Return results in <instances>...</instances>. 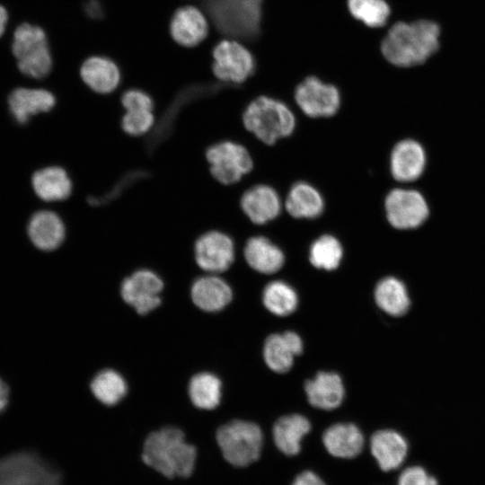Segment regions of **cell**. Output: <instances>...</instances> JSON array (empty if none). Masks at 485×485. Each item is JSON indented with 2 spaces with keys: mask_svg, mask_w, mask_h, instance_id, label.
Returning a JSON list of instances; mask_svg holds the SVG:
<instances>
[{
  "mask_svg": "<svg viewBox=\"0 0 485 485\" xmlns=\"http://www.w3.org/2000/svg\"><path fill=\"white\" fill-rule=\"evenodd\" d=\"M440 27L428 20L397 22L380 42V52L391 65L408 68L425 63L439 48Z\"/></svg>",
  "mask_w": 485,
  "mask_h": 485,
  "instance_id": "obj_1",
  "label": "cell"
},
{
  "mask_svg": "<svg viewBox=\"0 0 485 485\" xmlns=\"http://www.w3.org/2000/svg\"><path fill=\"white\" fill-rule=\"evenodd\" d=\"M141 457L147 466L166 478H187L194 470L197 449L187 441L182 428L164 425L147 434Z\"/></svg>",
  "mask_w": 485,
  "mask_h": 485,
  "instance_id": "obj_2",
  "label": "cell"
},
{
  "mask_svg": "<svg viewBox=\"0 0 485 485\" xmlns=\"http://www.w3.org/2000/svg\"><path fill=\"white\" fill-rule=\"evenodd\" d=\"M242 124L257 142L265 146H273L295 134L298 117L284 100L259 94L244 107Z\"/></svg>",
  "mask_w": 485,
  "mask_h": 485,
  "instance_id": "obj_3",
  "label": "cell"
},
{
  "mask_svg": "<svg viewBox=\"0 0 485 485\" xmlns=\"http://www.w3.org/2000/svg\"><path fill=\"white\" fill-rule=\"evenodd\" d=\"M216 30L229 39L256 42L262 36L265 0H200Z\"/></svg>",
  "mask_w": 485,
  "mask_h": 485,
  "instance_id": "obj_4",
  "label": "cell"
},
{
  "mask_svg": "<svg viewBox=\"0 0 485 485\" xmlns=\"http://www.w3.org/2000/svg\"><path fill=\"white\" fill-rule=\"evenodd\" d=\"M215 439L223 458L234 467H248L260 458L263 434L253 422L229 420L219 426Z\"/></svg>",
  "mask_w": 485,
  "mask_h": 485,
  "instance_id": "obj_5",
  "label": "cell"
},
{
  "mask_svg": "<svg viewBox=\"0 0 485 485\" xmlns=\"http://www.w3.org/2000/svg\"><path fill=\"white\" fill-rule=\"evenodd\" d=\"M205 155L211 176L224 186L242 183L255 168L250 148L237 140L217 141L207 148Z\"/></svg>",
  "mask_w": 485,
  "mask_h": 485,
  "instance_id": "obj_6",
  "label": "cell"
},
{
  "mask_svg": "<svg viewBox=\"0 0 485 485\" xmlns=\"http://www.w3.org/2000/svg\"><path fill=\"white\" fill-rule=\"evenodd\" d=\"M292 99L302 116L313 120L334 118L343 103L340 87L316 75L304 77L295 86Z\"/></svg>",
  "mask_w": 485,
  "mask_h": 485,
  "instance_id": "obj_7",
  "label": "cell"
},
{
  "mask_svg": "<svg viewBox=\"0 0 485 485\" xmlns=\"http://www.w3.org/2000/svg\"><path fill=\"white\" fill-rule=\"evenodd\" d=\"M12 51L19 70L28 77L43 79L51 72L52 57L44 31L22 23L14 31Z\"/></svg>",
  "mask_w": 485,
  "mask_h": 485,
  "instance_id": "obj_8",
  "label": "cell"
},
{
  "mask_svg": "<svg viewBox=\"0 0 485 485\" xmlns=\"http://www.w3.org/2000/svg\"><path fill=\"white\" fill-rule=\"evenodd\" d=\"M61 473L31 452L0 458V485H61Z\"/></svg>",
  "mask_w": 485,
  "mask_h": 485,
  "instance_id": "obj_9",
  "label": "cell"
},
{
  "mask_svg": "<svg viewBox=\"0 0 485 485\" xmlns=\"http://www.w3.org/2000/svg\"><path fill=\"white\" fill-rule=\"evenodd\" d=\"M212 73L223 84L242 85L257 72L256 57L240 40L225 39L214 48Z\"/></svg>",
  "mask_w": 485,
  "mask_h": 485,
  "instance_id": "obj_10",
  "label": "cell"
},
{
  "mask_svg": "<svg viewBox=\"0 0 485 485\" xmlns=\"http://www.w3.org/2000/svg\"><path fill=\"white\" fill-rule=\"evenodd\" d=\"M383 211L387 225L400 231L419 228L429 216V207L423 194L404 187H395L386 192Z\"/></svg>",
  "mask_w": 485,
  "mask_h": 485,
  "instance_id": "obj_11",
  "label": "cell"
},
{
  "mask_svg": "<svg viewBox=\"0 0 485 485\" xmlns=\"http://www.w3.org/2000/svg\"><path fill=\"white\" fill-rule=\"evenodd\" d=\"M194 260L202 273L220 275L236 260V242L231 234L210 229L200 234L193 245Z\"/></svg>",
  "mask_w": 485,
  "mask_h": 485,
  "instance_id": "obj_12",
  "label": "cell"
},
{
  "mask_svg": "<svg viewBox=\"0 0 485 485\" xmlns=\"http://www.w3.org/2000/svg\"><path fill=\"white\" fill-rule=\"evenodd\" d=\"M164 282L161 276L148 268H140L123 278L119 294L123 302L138 315L145 316L162 304Z\"/></svg>",
  "mask_w": 485,
  "mask_h": 485,
  "instance_id": "obj_13",
  "label": "cell"
},
{
  "mask_svg": "<svg viewBox=\"0 0 485 485\" xmlns=\"http://www.w3.org/2000/svg\"><path fill=\"white\" fill-rule=\"evenodd\" d=\"M239 207L247 220L255 227L266 226L282 215L283 198L273 185L255 182L243 189Z\"/></svg>",
  "mask_w": 485,
  "mask_h": 485,
  "instance_id": "obj_14",
  "label": "cell"
},
{
  "mask_svg": "<svg viewBox=\"0 0 485 485\" xmlns=\"http://www.w3.org/2000/svg\"><path fill=\"white\" fill-rule=\"evenodd\" d=\"M27 235L31 244L46 253L57 251L67 237V226L61 214L52 208L35 211L27 224Z\"/></svg>",
  "mask_w": 485,
  "mask_h": 485,
  "instance_id": "obj_15",
  "label": "cell"
},
{
  "mask_svg": "<svg viewBox=\"0 0 485 485\" xmlns=\"http://www.w3.org/2000/svg\"><path fill=\"white\" fill-rule=\"evenodd\" d=\"M326 198L322 191L306 180L294 181L285 193L286 215L296 221H315L325 213Z\"/></svg>",
  "mask_w": 485,
  "mask_h": 485,
  "instance_id": "obj_16",
  "label": "cell"
},
{
  "mask_svg": "<svg viewBox=\"0 0 485 485\" xmlns=\"http://www.w3.org/2000/svg\"><path fill=\"white\" fill-rule=\"evenodd\" d=\"M427 165L423 146L413 138H403L392 147L388 156V171L398 183H410L419 180Z\"/></svg>",
  "mask_w": 485,
  "mask_h": 485,
  "instance_id": "obj_17",
  "label": "cell"
},
{
  "mask_svg": "<svg viewBox=\"0 0 485 485\" xmlns=\"http://www.w3.org/2000/svg\"><path fill=\"white\" fill-rule=\"evenodd\" d=\"M31 184L38 199L46 204L63 203L74 191L73 179L60 164H47L37 169L31 175Z\"/></svg>",
  "mask_w": 485,
  "mask_h": 485,
  "instance_id": "obj_18",
  "label": "cell"
},
{
  "mask_svg": "<svg viewBox=\"0 0 485 485\" xmlns=\"http://www.w3.org/2000/svg\"><path fill=\"white\" fill-rule=\"evenodd\" d=\"M190 298L202 312L216 313L233 300V290L227 281L216 274L199 275L191 284Z\"/></svg>",
  "mask_w": 485,
  "mask_h": 485,
  "instance_id": "obj_19",
  "label": "cell"
},
{
  "mask_svg": "<svg viewBox=\"0 0 485 485\" xmlns=\"http://www.w3.org/2000/svg\"><path fill=\"white\" fill-rule=\"evenodd\" d=\"M11 115L19 124H26L31 117L51 112L57 104L55 94L43 88L14 89L8 96Z\"/></svg>",
  "mask_w": 485,
  "mask_h": 485,
  "instance_id": "obj_20",
  "label": "cell"
},
{
  "mask_svg": "<svg viewBox=\"0 0 485 485\" xmlns=\"http://www.w3.org/2000/svg\"><path fill=\"white\" fill-rule=\"evenodd\" d=\"M242 255L247 265L261 274L276 273L285 263L282 249L264 234L248 236L243 243Z\"/></svg>",
  "mask_w": 485,
  "mask_h": 485,
  "instance_id": "obj_21",
  "label": "cell"
},
{
  "mask_svg": "<svg viewBox=\"0 0 485 485\" xmlns=\"http://www.w3.org/2000/svg\"><path fill=\"white\" fill-rule=\"evenodd\" d=\"M405 437L392 429L375 431L370 439V452L379 469L389 472L400 468L408 455Z\"/></svg>",
  "mask_w": 485,
  "mask_h": 485,
  "instance_id": "obj_22",
  "label": "cell"
},
{
  "mask_svg": "<svg viewBox=\"0 0 485 485\" xmlns=\"http://www.w3.org/2000/svg\"><path fill=\"white\" fill-rule=\"evenodd\" d=\"M79 74L84 86L99 95L113 94L122 80L117 64L104 57L87 58L82 64Z\"/></svg>",
  "mask_w": 485,
  "mask_h": 485,
  "instance_id": "obj_23",
  "label": "cell"
},
{
  "mask_svg": "<svg viewBox=\"0 0 485 485\" xmlns=\"http://www.w3.org/2000/svg\"><path fill=\"white\" fill-rule=\"evenodd\" d=\"M322 445L327 453L338 459H354L364 448L365 438L353 423H336L322 434Z\"/></svg>",
  "mask_w": 485,
  "mask_h": 485,
  "instance_id": "obj_24",
  "label": "cell"
},
{
  "mask_svg": "<svg viewBox=\"0 0 485 485\" xmlns=\"http://www.w3.org/2000/svg\"><path fill=\"white\" fill-rule=\"evenodd\" d=\"M170 31L173 40L185 47H193L205 40L208 24L204 13L194 6H183L173 14Z\"/></svg>",
  "mask_w": 485,
  "mask_h": 485,
  "instance_id": "obj_25",
  "label": "cell"
},
{
  "mask_svg": "<svg viewBox=\"0 0 485 485\" xmlns=\"http://www.w3.org/2000/svg\"><path fill=\"white\" fill-rule=\"evenodd\" d=\"M303 351L301 338L294 331L272 334L265 341L263 356L274 372L284 374L293 366L294 357Z\"/></svg>",
  "mask_w": 485,
  "mask_h": 485,
  "instance_id": "obj_26",
  "label": "cell"
},
{
  "mask_svg": "<svg viewBox=\"0 0 485 485\" xmlns=\"http://www.w3.org/2000/svg\"><path fill=\"white\" fill-rule=\"evenodd\" d=\"M311 423L303 415L290 414L277 419L272 428L273 441L283 454L292 457L301 452L302 440L310 432Z\"/></svg>",
  "mask_w": 485,
  "mask_h": 485,
  "instance_id": "obj_27",
  "label": "cell"
},
{
  "mask_svg": "<svg viewBox=\"0 0 485 485\" xmlns=\"http://www.w3.org/2000/svg\"><path fill=\"white\" fill-rule=\"evenodd\" d=\"M304 391L312 406L325 410L338 408L344 397L341 378L330 372H320L314 378L306 381Z\"/></svg>",
  "mask_w": 485,
  "mask_h": 485,
  "instance_id": "obj_28",
  "label": "cell"
},
{
  "mask_svg": "<svg viewBox=\"0 0 485 485\" xmlns=\"http://www.w3.org/2000/svg\"><path fill=\"white\" fill-rule=\"evenodd\" d=\"M187 392L191 404L200 410H215L222 401L223 383L210 371H200L189 380Z\"/></svg>",
  "mask_w": 485,
  "mask_h": 485,
  "instance_id": "obj_29",
  "label": "cell"
},
{
  "mask_svg": "<svg viewBox=\"0 0 485 485\" xmlns=\"http://www.w3.org/2000/svg\"><path fill=\"white\" fill-rule=\"evenodd\" d=\"M90 391L101 404L113 407L126 397L128 385L124 375L114 368L98 371L90 382Z\"/></svg>",
  "mask_w": 485,
  "mask_h": 485,
  "instance_id": "obj_30",
  "label": "cell"
},
{
  "mask_svg": "<svg viewBox=\"0 0 485 485\" xmlns=\"http://www.w3.org/2000/svg\"><path fill=\"white\" fill-rule=\"evenodd\" d=\"M375 299L379 308L392 316L405 314L410 304L404 283L394 277H386L377 283Z\"/></svg>",
  "mask_w": 485,
  "mask_h": 485,
  "instance_id": "obj_31",
  "label": "cell"
},
{
  "mask_svg": "<svg viewBox=\"0 0 485 485\" xmlns=\"http://www.w3.org/2000/svg\"><path fill=\"white\" fill-rule=\"evenodd\" d=\"M343 254L340 240L335 234L324 232L311 242L308 260L315 269L331 271L339 268Z\"/></svg>",
  "mask_w": 485,
  "mask_h": 485,
  "instance_id": "obj_32",
  "label": "cell"
},
{
  "mask_svg": "<svg viewBox=\"0 0 485 485\" xmlns=\"http://www.w3.org/2000/svg\"><path fill=\"white\" fill-rule=\"evenodd\" d=\"M346 6L349 15L368 29L384 27L391 16L386 0H346Z\"/></svg>",
  "mask_w": 485,
  "mask_h": 485,
  "instance_id": "obj_33",
  "label": "cell"
},
{
  "mask_svg": "<svg viewBox=\"0 0 485 485\" xmlns=\"http://www.w3.org/2000/svg\"><path fill=\"white\" fill-rule=\"evenodd\" d=\"M263 304L272 313L287 316L297 307L298 299L295 290L283 281L269 283L263 291Z\"/></svg>",
  "mask_w": 485,
  "mask_h": 485,
  "instance_id": "obj_34",
  "label": "cell"
},
{
  "mask_svg": "<svg viewBox=\"0 0 485 485\" xmlns=\"http://www.w3.org/2000/svg\"><path fill=\"white\" fill-rule=\"evenodd\" d=\"M156 114L153 110H124L121 117V128L128 136L145 137L156 125Z\"/></svg>",
  "mask_w": 485,
  "mask_h": 485,
  "instance_id": "obj_35",
  "label": "cell"
},
{
  "mask_svg": "<svg viewBox=\"0 0 485 485\" xmlns=\"http://www.w3.org/2000/svg\"><path fill=\"white\" fill-rule=\"evenodd\" d=\"M119 101L124 110H155L153 96L140 87H128L119 93Z\"/></svg>",
  "mask_w": 485,
  "mask_h": 485,
  "instance_id": "obj_36",
  "label": "cell"
},
{
  "mask_svg": "<svg viewBox=\"0 0 485 485\" xmlns=\"http://www.w3.org/2000/svg\"><path fill=\"white\" fill-rule=\"evenodd\" d=\"M397 485H439V482L424 467L411 465L400 473Z\"/></svg>",
  "mask_w": 485,
  "mask_h": 485,
  "instance_id": "obj_37",
  "label": "cell"
},
{
  "mask_svg": "<svg viewBox=\"0 0 485 485\" xmlns=\"http://www.w3.org/2000/svg\"><path fill=\"white\" fill-rule=\"evenodd\" d=\"M291 485H327V483L315 472L304 470L294 477Z\"/></svg>",
  "mask_w": 485,
  "mask_h": 485,
  "instance_id": "obj_38",
  "label": "cell"
},
{
  "mask_svg": "<svg viewBox=\"0 0 485 485\" xmlns=\"http://www.w3.org/2000/svg\"><path fill=\"white\" fill-rule=\"evenodd\" d=\"M86 13L94 19H99L103 15V8L99 0H89L85 4Z\"/></svg>",
  "mask_w": 485,
  "mask_h": 485,
  "instance_id": "obj_39",
  "label": "cell"
},
{
  "mask_svg": "<svg viewBox=\"0 0 485 485\" xmlns=\"http://www.w3.org/2000/svg\"><path fill=\"white\" fill-rule=\"evenodd\" d=\"M9 388L7 384L0 378V414L8 404Z\"/></svg>",
  "mask_w": 485,
  "mask_h": 485,
  "instance_id": "obj_40",
  "label": "cell"
},
{
  "mask_svg": "<svg viewBox=\"0 0 485 485\" xmlns=\"http://www.w3.org/2000/svg\"><path fill=\"white\" fill-rule=\"evenodd\" d=\"M7 21H8L7 11L4 6L0 5V37L4 32Z\"/></svg>",
  "mask_w": 485,
  "mask_h": 485,
  "instance_id": "obj_41",
  "label": "cell"
}]
</instances>
